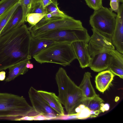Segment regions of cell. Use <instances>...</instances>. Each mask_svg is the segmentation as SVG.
Returning <instances> with one entry per match:
<instances>
[{
	"label": "cell",
	"instance_id": "ffe728a7",
	"mask_svg": "<svg viewBox=\"0 0 123 123\" xmlns=\"http://www.w3.org/2000/svg\"><path fill=\"white\" fill-rule=\"evenodd\" d=\"M104 100L98 95H97L94 97L90 98H84L82 104L88 107L91 111L98 112H102L101 108L104 105Z\"/></svg>",
	"mask_w": 123,
	"mask_h": 123
},
{
	"label": "cell",
	"instance_id": "d6986e66",
	"mask_svg": "<svg viewBox=\"0 0 123 123\" xmlns=\"http://www.w3.org/2000/svg\"><path fill=\"white\" fill-rule=\"evenodd\" d=\"M29 60L23 61L9 67L8 75L5 81L6 82L10 81L19 75L25 74L28 70L26 65Z\"/></svg>",
	"mask_w": 123,
	"mask_h": 123
},
{
	"label": "cell",
	"instance_id": "4316f807",
	"mask_svg": "<svg viewBox=\"0 0 123 123\" xmlns=\"http://www.w3.org/2000/svg\"><path fill=\"white\" fill-rule=\"evenodd\" d=\"M84 0L87 6L94 10H98L103 7L102 0Z\"/></svg>",
	"mask_w": 123,
	"mask_h": 123
},
{
	"label": "cell",
	"instance_id": "5bb4252c",
	"mask_svg": "<svg viewBox=\"0 0 123 123\" xmlns=\"http://www.w3.org/2000/svg\"><path fill=\"white\" fill-rule=\"evenodd\" d=\"M37 91L50 107L57 113L58 116L65 115L62 104L58 96L55 93L43 90Z\"/></svg>",
	"mask_w": 123,
	"mask_h": 123
},
{
	"label": "cell",
	"instance_id": "52a82bcc",
	"mask_svg": "<svg viewBox=\"0 0 123 123\" xmlns=\"http://www.w3.org/2000/svg\"><path fill=\"white\" fill-rule=\"evenodd\" d=\"M117 15L109 8L103 6L94 10L90 17L89 24L92 28L111 36L115 29Z\"/></svg>",
	"mask_w": 123,
	"mask_h": 123
},
{
	"label": "cell",
	"instance_id": "f546056e",
	"mask_svg": "<svg viewBox=\"0 0 123 123\" xmlns=\"http://www.w3.org/2000/svg\"><path fill=\"white\" fill-rule=\"evenodd\" d=\"M38 2L44 7L52 3L51 0H38Z\"/></svg>",
	"mask_w": 123,
	"mask_h": 123
},
{
	"label": "cell",
	"instance_id": "6da1fadb",
	"mask_svg": "<svg viewBox=\"0 0 123 123\" xmlns=\"http://www.w3.org/2000/svg\"><path fill=\"white\" fill-rule=\"evenodd\" d=\"M31 37L25 24L0 36V71L31 58L29 54Z\"/></svg>",
	"mask_w": 123,
	"mask_h": 123
},
{
	"label": "cell",
	"instance_id": "e0dca14e",
	"mask_svg": "<svg viewBox=\"0 0 123 123\" xmlns=\"http://www.w3.org/2000/svg\"><path fill=\"white\" fill-rule=\"evenodd\" d=\"M55 43L49 40L38 38L31 36L30 43L29 55L32 58Z\"/></svg>",
	"mask_w": 123,
	"mask_h": 123
},
{
	"label": "cell",
	"instance_id": "7a4b0ae2",
	"mask_svg": "<svg viewBox=\"0 0 123 123\" xmlns=\"http://www.w3.org/2000/svg\"><path fill=\"white\" fill-rule=\"evenodd\" d=\"M55 78L58 89V96L61 104L64 106L68 115L76 113L75 109L82 104L84 98L81 90L62 67L59 69Z\"/></svg>",
	"mask_w": 123,
	"mask_h": 123
},
{
	"label": "cell",
	"instance_id": "d4e9b609",
	"mask_svg": "<svg viewBox=\"0 0 123 123\" xmlns=\"http://www.w3.org/2000/svg\"><path fill=\"white\" fill-rule=\"evenodd\" d=\"M19 0H1L0 1V16L18 2Z\"/></svg>",
	"mask_w": 123,
	"mask_h": 123
},
{
	"label": "cell",
	"instance_id": "2e32d148",
	"mask_svg": "<svg viewBox=\"0 0 123 123\" xmlns=\"http://www.w3.org/2000/svg\"><path fill=\"white\" fill-rule=\"evenodd\" d=\"M114 74L108 70L101 71L95 77V82L97 89L103 93L109 87Z\"/></svg>",
	"mask_w": 123,
	"mask_h": 123
},
{
	"label": "cell",
	"instance_id": "e575fe53",
	"mask_svg": "<svg viewBox=\"0 0 123 123\" xmlns=\"http://www.w3.org/2000/svg\"><path fill=\"white\" fill-rule=\"evenodd\" d=\"M54 5L56 6H58V4L57 3L58 0H51Z\"/></svg>",
	"mask_w": 123,
	"mask_h": 123
},
{
	"label": "cell",
	"instance_id": "836d02e7",
	"mask_svg": "<svg viewBox=\"0 0 123 123\" xmlns=\"http://www.w3.org/2000/svg\"><path fill=\"white\" fill-rule=\"evenodd\" d=\"M26 67L28 68L31 69L33 68L34 66L32 63L31 62L30 60H29L28 62L27 63Z\"/></svg>",
	"mask_w": 123,
	"mask_h": 123
},
{
	"label": "cell",
	"instance_id": "484cf974",
	"mask_svg": "<svg viewBox=\"0 0 123 123\" xmlns=\"http://www.w3.org/2000/svg\"><path fill=\"white\" fill-rule=\"evenodd\" d=\"M46 14L36 13L28 14L26 17V21L28 22L32 26L38 23Z\"/></svg>",
	"mask_w": 123,
	"mask_h": 123
},
{
	"label": "cell",
	"instance_id": "30bf717a",
	"mask_svg": "<svg viewBox=\"0 0 123 123\" xmlns=\"http://www.w3.org/2000/svg\"><path fill=\"white\" fill-rule=\"evenodd\" d=\"M112 43L116 50L123 54V4L119 6L116 18L115 26L111 36Z\"/></svg>",
	"mask_w": 123,
	"mask_h": 123
},
{
	"label": "cell",
	"instance_id": "4dcf8cb0",
	"mask_svg": "<svg viewBox=\"0 0 123 123\" xmlns=\"http://www.w3.org/2000/svg\"><path fill=\"white\" fill-rule=\"evenodd\" d=\"M23 120H34V117L25 116L20 118L18 121Z\"/></svg>",
	"mask_w": 123,
	"mask_h": 123
},
{
	"label": "cell",
	"instance_id": "1f68e13d",
	"mask_svg": "<svg viewBox=\"0 0 123 123\" xmlns=\"http://www.w3.org/2000/svg\"><path fill=\"white\" fill-rule=\"evenodd\" d=\"M6 72L2 71L0 72V81L4 80L6 78Z\"/></svg>",
	"mask_w": 123,
	"mask_h": 123
},
{
	"label": "cell",
	"instance_id": "8992f818",
	"mask_svg": "<svg viewBox=\"0 0 123 123\" xmlns=\"http://www.w3.org/2000/svg\"><path fill=\"white\" fill-rule=\"evenodd\" d=\"M34 37L49 40L55 43H72L79 41L88 43L90 37L87 30L84 28L81 29H62L51 31Z\"/></svg>",
	"mask_w": 123,
	"mask_h": 123
},
{
	"label": "cell",
	"instance_id": "d6a6232c",
	"mask_svg": "<svg viewBox=\"0 0 123 123\" xmlns=\"http://www.w3.org/2000/svg\"><path fill=\"white\" fill-rule=\"evenodd\" d=\"M109 108V106L108 104H104L101 108V110L102 112H104L105 111L108 110Z\"/></svg>",
	"mask_w": 123,
	"mask_h": 123
},
{
	"label": "cell",
	"instance_id": "8fae6325",
	"mask_svg": "<svg viewBox=\"0 0 123 123\" xmlns=\"http://www.w3.org/2000/svg\"><path fill=\"white\" fill-rule=\"evenodd\" d=\"M80 67L84 68L89 67L91 59L88 49V43L79 41L72 43Z\"/></svg>",
	"mask_w": 123,
	"mask_h": 123
},
{
	"label": "cell",
	"instance_id": "d590c367",
	"mask_svg": "<svg viewBox=\"0 0 123 123\" xmlns=\"http://www.w3.org/2000/svg\"><path fill=\"white\" fill-rule=\"evenodd\" d=\"M120 2L123 3V0H119Z\"/></svg>",
	"mask_w": 123,
	"mask_h": 123
},
{
	"label": "cell",
	"instance_id": "277c9868",
	"mask_svg": "<svg viewBox=\"0 0 123 123\" xmlns=\"http://www.w3.org/2000/svg\"><path fill=\"white\" fill-rule=\"evenodd\" d=\"M33 57L41 64L53 63L64 66L77 59L72 43H55Z\"/></svg>",
	"mask_w": 123,
	"mask_h": 123
},
{
	"label": "cell",
	"instance_id": "7c38bea8",
	"mask_svg": "<svg viewBox=\"0 0 123 123\" xmlns=\"http://www.w3.org/2000/svg\"><path fill=\"white\" fill-rule=\"evenodd\" d=\"M109 63L108 70L114 74L123 78V55L116 49L109 53Z\"/></svg>",
	"mask_w": 123,
	"mask_h": 123
},
{
	"label": "cell",
	"instance_id": "4fadbf2b",
	"mask_svg": "<svg viewBox=\"0 0 123 123\" xmlns=\"http://www.w3.org/2000/svg\"><path fill=\"white\" fill-rule=\"evenodd\" d=\"M91 57L89 67L91 70L98 72L108 69L109 63V53H100Z\"/></svg>",
	"mask_w": 123,
	"mask_h": 123
},
{
	"label": "cell",
	"instance_id": "9a60e30c",
	"mask_svg": "<svg viewBox=\"0 0 123 123\" xmlns=\"http://www.w3.org/2000/svg\"><path fill=\"white\" fill-rule=\"evenodd\" d=\"M24 24L23 21V12L19 5L13 13L7 24L1 32L0 36L16 29Z\"/></svg>",
	"mask_w": 123,
	"mask_h": 123
},
{
	"label": "cell",
	"instance_id": "ac0fdd59",
	"mask_svg": "<svg viewBox=\"0 0 123 123\" xmlns=\"http://www.w3.org/2000/svg\"><path fill=\"white\" fill-rule=\"evenodd\" d=\"M91 77L90 73L85 72L81 83L79 86L82 92L84 98H92L97 95L91 82L90 78Z\"/></svg>",
	"mask_w": 123,
	"mask_h": 123
},
{
	"label": "cell",
	"instance_id": "f1b7e54d",
	"mask_svg": "<svg viewBox=\"0 0 123 123\" xmlns=\"http://www.w3.org/2000/svg\"><path fill=\"white\" fill-rule=\"evenodd\" d=\"M47 13L46 7H44L39 2L31 13H41L46 15Z\"/></svg>",
	"mask_w": 123,
	"mask_h": 123
},
{
	"label": "cell",
	"instance_id": "cb8c5ba5",
	"mask_svg": "<svg viewBox=\"0 0 123 123\" xmlns=\"http://www.w3.org/2000/svg\"><path fill=\"white\" fill-rule=\"evenodd\" d=\"M74 113L76 118L84 119L91 117L92 111L88 107L82 104L80 105L75 109Z\"/></svg>",
	"mask_w": 123,
	"mask_h": 123
},
{
	"label": "cell",
	"instance_id": "603a6c76",
	"mask_svg": "<svg viewBox=\"0 0 123 123\" xmlns=\"http://www.w3.org/2000/svg\"><path fill=\"white\" fill-rule=\"evenodd\" d=\"M19 5V2L0 16V34L13 13Z\"/></svg>",
	"mask_w": 123,
	"mask_h": 123
},
{
	"label": "cell",
	"instance_id": "ba28073f",
	"mask_svg": "<svg viewBox=\"0 0 123 123\" xmlns=\"http://www.w3.org/2000/svg\"><path fill=\"white\" fill-rule=\"evenodd\" d=\"M93 34L88 43L89 53L91 56L102 53H109L115 49L110 35L92 28Z\"/></svg>",
	"mask_w": 123,
	"mask_h": 123
},
{
	"label": "cell",
	"instance_id": "44dd1931",
	"mask_svg": "<svg viewBox=\"0 0 123 123\" xmlns=\"http://www.w3.org/2000/svg\"><path fill=\"white\" fill-rule=\"evenodd\" d=\"M47 14L41 20L44 21L50 19L53 17H63L67 15L61 11L58 6H56L52 3L46 7Z\"/></svg>",
	"mask_w": 123,
	"mask_h": 123
},
{
	"label": "cell",
	"instance_id": "5b68a950",
	"mask_svg": "<svg viewBox=\"0 0 123 123\" xmlns=\"http://www.w3.org/2000/svg\"><path fill=\"white\" fill-rule=\"evenodd\" d=\"M82 22L68 15L63 17H53L43 22H39L35 25L28 28L32 37H35L51 31L62 29H81L84 28Z\"/></svg>",
	"mask_w": 123,
	"mask_h": 123
},
{
	"label": "cell",
	"instance_id": "3957f363",
	"mask_svg": "<svg viewBox=\"0 0 123 123\" xmlns=\"http://www.w3.org/2000/svg\"><path fill=\"white\" fill-rule=\"evenodd\" d=\"M39 115L23 96L0 92V119L18 121L23 117Z\"/></svg>",
	"mask_w": 123,
	"mask_h": 123
},
{
	"label": "cell",
	"instance_id": "83f0119b",
	"mask_svg": "<svg viewBox=\"0 0 123 123\" xmlns=\"http://www.w3.org/2000/svg\"><path fill=\"white\" fill-rule=\"evenodd\" d=\"M111 8L109 9L112 11H114L117 13L119 8V0H110Z\"/></svg>",
	"mask_w": 123,
	"mask_h": 123
},
{
	"label": "cell",
	"instance_id": "7402d4cb",
	"mask_svg": "<svg viewBox=\"0 0 123 123\" xmlns=\"http://www.w3.org/2000/svg\"><path fill=\"white\" fill-rule=\"evenodd\" d=\"M19 3L22 9L23 21L25 23L27 15L32 12L39 2L38 0H19Z\"/></svg>",
	"mask_w": 123,
	"mask_h": 123
},
{
	"label": "cell",
	"instance_id": "9c48e42d",
	"mask_svg": "<svg viewBox=\"0 0 123 123\" xmlns=\"http://www.w3.org/2000/svg\"><path fill=\"white\" fill-rule=\"evenodd\" d=\"M28 95L32 106L40 115L50 119H54L57 116H58L57 113L50 107L37 91L33 87L30 88Z\"/></svg>",
	"mask_w": 123,
	"mask_h": 123
}]
</instances>
